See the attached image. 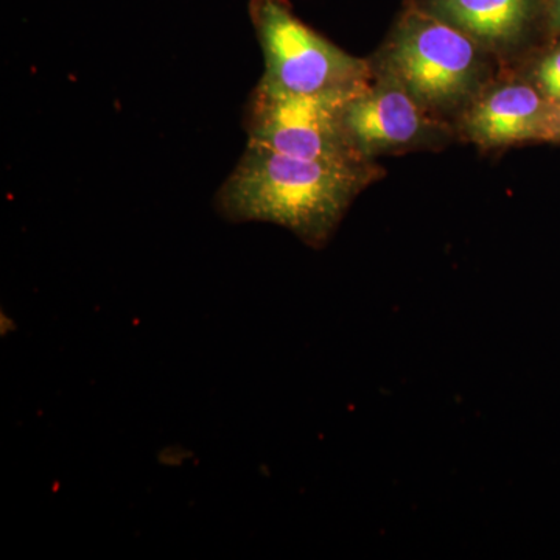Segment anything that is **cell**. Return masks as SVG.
<instances>
[{
	"instance_id": "cell-1",
	"label": "cell",
	"mask_w": 560,
	"mask_h": 560,
	"mask_svg": "<svg viewBox=\"0 0 560 560\" xmlns=\"http://www.w3.org/2000/svg\"><path fill=\"white\" fill-rule=\"evenodd\" d=\"M378 172L366 162L290 156L249 143L217 194V210L234 223L267 221L320 248L349 206Z\"/></svg>"
},
{
	"instance_id": "cell-2",
	"label": "cell",
	"mask_w": 560,
	"mask_h": 560,
	"mask_svg": "<svg viewBox=\"0 0 560 560\" xmlns=\"http://www.w3.org/2000/svg\"><path fill=\"white\" fill-rule=\"evenodd\" d=\"M478 44L416 7L401 16L390 36L383 72L399 81L423 108L453 109L467 101L480 83Z\"/></svg>"
},
{
	"instance_id": "cell-3",
	"label": "cell",
	"mask_w": 560,
	"mask_h": 560,
	"mask_svg": "<svg viewBox=\"0 0 560 560\" xmlns=\"http://www.w3.org/2000/svg\"><path fill=\"white\" fill-rule=\"evenodd\" d=\"M249 16L265 58L261 83L291 94L350 91L372 80L370 61L323 38L294 16L287 0H250Z\"/></svg>"
},
{
	"instance_id": "cell-4",
	"label": "cell",
	"mask_w": 560,
	"mask_h": 560,
	"mask_svg": "<svg viewBox=\"0 0 560 560\" xmlns=\"http://www.w3.org/2000/svg\"><path fill=\"white\" fill-rule=\"evenodd\" d=\"M363 86L326 94H291L259 81L243 117L248 142L305 160L366 162L350 143L342 120L346 105Z\"/></svg>"
},
{
	"instance_id": "cell-5",
	"label": "cell",
	"mask_w": 560,
	"mask_h": 560,
	"mask_svg": "<svg viewBox=\"0 0 560 560\" xmlns=\"http://www.w3.org/2000/svg\"><path fill=\"white\" fill-rule=\"evenodd\" d=\"M423 110L399 81L383 72L350 98L342 120L353 149L370 161L418 142L430 128Z\"/></svg>"
},
{
	"instance_id": "cell-6",
	"label": "cell",
	"mask_w": 560,
	"mask_h": 560,
	"mask_svg": "<svg viewBox=\"0 0 560 560\" xmlns=\"http://www.w3.org/2000/svg\"><path fill=\"white\" fill-rule=\"evenodd\" d=\"M552 105L555 103L528 84H504L467 110L464 130L482 147L547 140Z\"/></svg>"
},
{
	"instance_id": "cell-7",
	"label": "cell",
	"mask_w": 560,
	"mask_h": 560,
	"mask_svg": "<svg viewBox=\"0 0 560 560\" xmlns=\"http://www.w3.org/2000/svg\"><path fill=\"white\" fill-rule=\"evenodd\" d=\"M418 7L490 47L521 38L536 13V0H419Z\"/></svg>"
},
{
	"instance_id": "cell-8",
	"label": "cell",
	"mask_w": 560,
	"mask_h": 560,
	"mask_svg": "<svg viewBox=\"0 0 560 560\" xmlns=\"http://www.w3.org/2000/svg\"><path fill=\"white\" fill-rule=\"evenodd\" d=\"M540 92L552 103L560 102V49L552 51L537 69Z\"/></svg>"
},
{
	"instance_id": "cell-9",
	"label": "cell",
	"mask_w": 560,
	"mask_h": 560,
	"mask_svg": "<svg viewBox=\"0 0 560 560\" xmlns=\"http://www.w3.org/2000/svg\"><path fill=\"white\" fill-rule=\"evenodd\" d=\"M547 140H560V102L552 105L550 128Z\"/></svg>"
},
{
	"instance_id": "cell-10",
	"label": "cell",
	"mask_w": 560,
	"mask_h": 560,
	"mask_svg": "<svg viewBox=\"0 0 560 560\" xmlns=\"http://www.w3.org/2000/svg\"><path fill=\"white\" fill-rule=\"evenodd\" d=\"M548 21L552 31L560 33V0H548Z\"/></svg>"
}]
</instances>
